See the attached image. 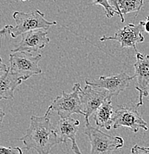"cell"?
Here are the masks:
<instances>
[{"mask_svg": "<svg viewBox=\"0 0 149 154\" xmlns=\"http://www.w3.org/2000/svg\"><path fill=\"white\" fill-rule=\"evenodd\" d=\"M144 30L146 33H149V16L147 17L146 21H145V24H144Z\"/></svg>", "mask_w": 149, "mask_h": 154, "instance_id": "obj_23", "label": "cell"}, {"mask_svg": "<svg viewBox=\"0 0 149 154\" xmlns=\"http://www.w3.org/2000/svg\"><path fill=\"white\" fill-rule=\"evenodd\" d=\"M144 24H145L144 21H140L137 25L129 23L123 28L118 30L113 36H103L99 38V40L101 42L109 41V40L116 41L120 43L123 49L132 48L137 52L136 45L145 41V37L142 33L144 30Z\"/></svg>", "mask_w": 149, "mask_h": 154, "instance_id": "obj_7", "label": "cell"}, {"mask_svg": "<svg viewBox=\"0 0 149 154\" xmlns=\"http://www.w3.org/2000/svg\"><path fill=\"white\" fill-rule=\"evenodd\" d=\"M5 116V112L3 111L2 109L0 107V125L2 123L3 119H4Z\"/></svg>", "mask_w": 149, "mask_h": 154, "instance_id": "obj_24", "label": "cell"}, {"mask_svg": "<svg viewBox=\"0 0 149 154\" xmlns=\"http://www.w3.org/2000/svg\"><path fill=\"white\" fill-rule=\"evenodd\" d=\"M42 59V54L33 55L32 53L25 51L11 52L9 56L11 72L22 81L30 77L39 75L42 73L39 62Z\"/></svg>", "mask_w": 149, "mask_h": 154, "instance_id": "obj_3", "label": "cell"}, {"mask_svg": "<svg viewBox=\"0 0 149 154\" xmlns=\"http://www.w3.org/2000/svg\"><path fill=\"white\" fill-rule=\"evenodd\" d=\"M22 80L11 72L10 69L0 76V100L14 99V91L22 83Z\"/></svg>", "mask_w": 149, "mask_h": 154, "instance_id": "obj_13", "label": "cell"}, {"mask_svg": "<svg viewBox=\"0 0 149 154\" xmlns=\"http://www.w3.org/2000/svg\"><path fill=\"white\" fill-rule=\"evenodd\" d=\"M118 1L119 0H108L109 2L110 5L117 12V15L120 16V19H121V22H125V18H124V16L122 14V13L120 12V7H119V4H118Z\"/></svg>", "mask_w": 149, "mask_h": 154, "instance_id": "obj_19", "label": "cell"}, {"mask_svg": "<svg viewBox=\"0 0 149 154\" xmlns=\"http://www.w3.org/2000/svg\"><path fill=\"white\" fill-rule=\"evenodd\" d=\"M131 154H149V147H141L136 144L131 148Z\"/></svg>", "mask_w": 149, "mask_h": 154, "instance_id": "obj_18", "label": "cell"}, {"mask_svg": "<svg viewBox=\"0 0 149 154\" xmlns=\"http://www.w3.org/2000/svg\"><path fill=\"white\" fill-rule=\"evenodd\" d=\"M8 69L9 67L2 62V59L0 57V76L2 75L4 73H5Z\"/></svg>", "mask_w": 149, "mask_h": 154, "instance_id": "obj_20", "label": "cell"}, {"mask_svg": "<svg viewBox=\"0 0 149 154\" xmlns=\"http://www.w3.org/2000/svg\"><path fill=\"white\" fill-rule=\"evenodd\" d=\"M0 154H23L20 147H4L0 145Z\"/></svg>", "mask_w": 149, "mask_h": 154, "instance_id": "obj_17", "label": "cell"}, {"mask_svg": "<svg viewBox=\"0 0 149 154\" xmlns=\"http://www.w3.org/2000/svg\"><path fill=\"white\" fill-rule=\"evenodd\" d=\"M53 1H56V0H53Z\"/></svg>", "mask_w": 149, "mask_h": 154, "instance_id": "obj_26", "label": "cell"}, {"mask_svg": "<svg viewBox=\"0 0 149 154\" xmlns=\"http://www.w3.org/2000/svg\"><path fill=\"white\" fill-rule=\"evenodd\" d=\"M19 1H22V2H25V1H30V0H19Z\"/></svg>", "mask_w": 149, "mask_h": 154, "instance_id": "obj_25", "label": "cell"}, {"mask_svg": "<svg viewBox=\"0 0 149 154\" xmlns=\"http://www.w3.org/2000/svg\"><path fill=\"white\" fill-rule=\"evenodd\" d=\"M114 108L111 99H108L94 112V121L99 128H104L110 131L113 128V116Z\"/></svg>", "mask_w": 149, "mask_h": 154, "instance_id": "obj_14", "label": "cell"}, {"mask_svg": "<svg viewBox=\"0 0 149 154\" xmlns=\"http://www.w3.org/2000/svg\"><path fill=\"white\" fill-rule=\"evenodd\" d=\"M80 99L82 104L85 122H89V118L97 109L108 99H112L107 90L98 91L94 87L86 85L80 91Z\"/></svg>", "mask_w": 149, "mask_h": 154, "instance_id": "obj_9", "label": "cell"}, {"mask_svg": "<svg viewBox=\"0 0 149 154\" xmlns=\"http://www.w3.org/2000/svg\"><path fill=\"white\" fill-rule=\"evenodd\" d=\"M89 2L92 5H100L103 7L105 9V16H106L107 18L110 19L115 14H117L116 10L110 5L108 0H89Z\"/></svg>", "mask_w": 149, "mask_h": 154, "instance_id": "obj_16", "label": "cell"}, {"mask_svg": "<svg viewBox=\"0 0 149 154\" xmlns=\"http://www.w3.org/2000/svg\"><path fill=\"white\" fill-rule=\"evenodd\" d=\"M82 88L79 83H76L73 87V91L67 94L62 91L61 96H57L50 107L53 111L57 112L60 118H68L73 114L85 116L82 104L80 99Z\"/></svg>", "mask_w": 149, "mask_h": 154, "instance_id": "obj_5", "label": "cell"}, {"mask_svg": "<svg viewBox=\"0 0 149 154\" xmlns=\"http://www.w3.org/2000/svg\"><path fill=\"white\" fill-rule=\"evenodd\" d=\"M9 28H10V25H7L0 30V38H2L7 34H9Z\"/></svg>", "mask_w": 149, "mask_h": 154, "instance_id": "obj_21", "label": "cell"}, {"mask_svg": "<svg viewBox=\"0 0 149 154\" xmlns=\"http://www.w3.org/2000/svg\"><path fill=\"white\" fill-rule=\"evenodd\" d=\"M13 18L15 20L16 25H10L9 35L14 38L30 30H48L51 26L57 25V22H50L45 19V14L39 10H35L30 13L15 11L13 14Z\"/></svg>", "mask_w": 149, "mask_h": 154, "instance_id": "obj_2", "label": "cell"}, {"mask_svg": "<svg viewBox=\"0 0 149 154\" xmlns=\"http://www.w3.org/2000/svg\"><path fill=\"white\" fill-rule=\"evenodd\" d=\"M136 62L134 63V76L137 79L136 90L139 93V102L137 105L139 107L143 105V97H147L149 93V55H145L137 51Z\"/></svg>", "mask_w": 149, "mask_h": 154, "instance_id": "obj_11", "label": "cell"}, {"mask_svg": "<svg viewBox=\"0 0 149 154\" xmlns=\"http://www.w3.org/2000/svg\"><path fill=\"white\" fill-rule=\"evenodd\" d=\"M83 134L89 139L91 146L90 154H112L113 151L124 146V139L121 136L105 134L99 128L93 127L90 122H85Z\"/></svg>", "mask_w": 149, "mask_h": 154, "instance_id": "obj_4", "label": "cell"}, {"mask_svg": "<svg viewBox=\"0 0 149 154\" xmlns=\"http://www.w3.org/2000/svg\"><path fill=\"white\" fill-rule=\"evenodd\" d=\"M139 107L137 104L130 106H117L113 116V129H117L120 127H126L130 128L134 133H137L139 129L148 131L147 122L139 113Z\"/></svg>", "mask_w": 149, "mask_h": 154, "instance_id": "obj_6", "label": "cell"}, {"mask_svg": "<svg viewBox=\"0 0 149 154\" xmlns=\"http://www.w3.org/2000/svg\"><path fill=\"white\" fill-rule=\"evenodd\" d=\"M80 122L70 117L60 118L55 127V131L60 143H67L70 140L72 143L76 142V136L79 131Z\"/></svg>", "mask_w": 149, "mask_h": 154, "instance_id": "obj_12", "label": "cell"}, {"mask_svg": "<svg viewBox=\"0 0 149 154\" xmlns=\"http://www.w3.org/2000/svg\"><path fill=\"white\" fill-rule=\"evenodd\" d=\"M118 4L120 12L123 16L130 13L136 12L137 14L134 16V18H136L143 6L144 0H119Z\"/></svg>", "mask_w": 149, "mask_h": 154, "instance_id": "obj_15", "label": "cell"}, {"mask_svg": "<svg viewBox=\"0 0 149 154\" xmlns=\"http://www.w3.org/2000/svg\"><path fill=\"white\" fill-rule=\"evenodd\" d=\"M72 151L74 153V154H82L81 151H80L79 147H78L76 142H74V143H72V147H71Z\"/></svg>", "mask_w": 149, "mask_h": 154, "instance_id": "obj_22", "label": "cell"}, {"mask_svg": "<svg viewBox=\"0 0 149 154\" xmlns=\"http://www.w3.org/2000/svg\"><path fill=\"white\" fill-rule=\"evenodd\" d=\"M48 32L45 29H37L30 30L22 35V40L15 48L11 50V52L25 51L35 53L45 48L50 43Z\"/></svg>", "mask_w": 149, "mask_h": 154, "instance_id": "obj_10", "label": "cell"}, {"mask_svg": "<svg viewBox=\"0 0 149 154\" xmlns=\"http://www.w3.org/2000/svg\"><path fill=\"white\" fill-rule=\"evenodd\" d=\"M51 107H48L42 116H32L29 128L26 134L19 139L22 141L27 150H36L38 154H50L53 147L60 144L55 131V127L51 121Z\"/></svg>", "mask_w": 149, "mask_h": 154, "instance_id": "obj_1", "label": "cell"}, {"mask_svg": "<svg viewBox=\"0 0 149 154\" xmlns=\"http://www.w3.org/2000/svg\"><path fill=\"white\" fill-rule=\"evenodd\" d=\"M135 78V76H129L126 73H120L119 74L109 76H102L94 81L85 80V84L95 88L105 89L109 92L110 97L119 95L121 92L126 91L129 86L130 82Z\"/></svg>", "mask_w": 149, "mask_h": 154, "instance_id": "obj_8", "label": "cell"}]
</instances>
